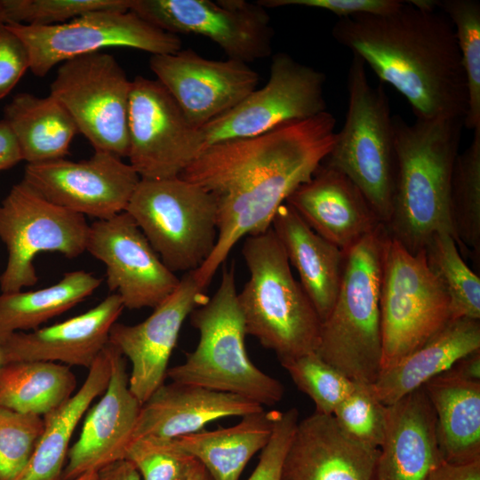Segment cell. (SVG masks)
Masks as SVG:
<instances>
[{
  "label": "cell",
  "mask_w": 480,
  "mask_h": 480,
  "mask_svg": "<svg viewBox=\"0 0 480 480\" xmlns=\"http://www.w3.org/2000/svg\"><path fill=\"white\" fill-rule=\"evenodd\" d=\"M328 111L266 133L204 148L180 177L211 193L217 203L213 252L193 272L205 290L239 240L271 228L277 209L308 182L335 141Z\"/></svg>",
  "instance_id": "obj_1"
},
{
  "label": "cell",
  "mask_w": 480,
  "mask_h": 480,
  "mask_svg": "<svg viewBox=\"0 0 480 480\" xmlns=\"http://www.w3.org/2000/svg\"><path fill=\"white\" fill-rule=\"evenodd\" d=\"M332 35L399 92L416 118L464 121L468 91L456 36L435 0L403 1L387 14L340 18Z\"/></svg>",
  "instance_id": "obj_2"
},
{
  "label": "cell",
  "mask_w": 480,
  "mask_h": 480,
  "mask_svg": "<svg viewBox=\"0 0 480 480\" xmlns=\"http://www.w3.org/2000/svg\"><path fill=\"white\" fill-rule=\"evenodd\" d=\"M396 172L388 236L415 254L431 236L454 237L450 183L459 154L463 119L416 118L409 124L393 116ZM455 238V237H454Z\"/></svg>",
  "instance_id": "obj_3"
},
{
  "label": "cell",
  "mask_w": 480,
  "mask_h": 480,
  "mask_svg": "<svg viewBox=\"0 0 480 480\" xmlns=\"http://www.w3.org/2000/svg\"><path fill=\"white\" fill-rule=\"evenodd\" d=\"M242 254L250 277L237 301L246 334L275 352L280 363L316 352L322 321L272 228L246 236Z\"/></svg>",
  "instance_id": "obj_4"
},
{
  "label": "cell",
  "mask_w": 480,
  "mask_h": 480,
  "mask_svg": "<svg viewBox=\"0 0 480 480\" xmlns=\"http://www.w3.org/2000/svg\"><path fill=\"white\" fill-rule=\"evenodd\" d=\"M383 224L345 251L341 283L322 322L316 354L354 381L373 384L381 371L380 283Z\"/></svg>",
  "instance_id": "obj_5"
},
{
  "label": "cell",
  "mask_w": 480,
  "mask_h": 480,
  "mask_svg": "<svg viewBox=\"0 0 480 480\" xmlns=\"http://www.w3.org/2000/svg\"><path fill=\"white\" fill-rule=\"evenodd\" d=\"M190 319L199 332L198 344L184 363L168 368L166 378L239 395L262 406L283 399V384L259 369L247 354L234 267L223 269L216 292L192 311Z\"/></svg>",
  "instance_id": "obj_6"
},
{
  "label": "cell",
  "mask_w": 480,
  "mask_h": 480,
  "mask_svg": "<svg viewBox=\"0 0 480 480\" xmlns=\"http://www.w3.org/2000/svg\"><path fill=\"white\" fill-rule=\"evenodd\" d=\"M347 87L345 122L323 164L346 175L386 226L391 217L396 172L388 98L381 84H370L364 61L354 53Z\"/></svg>",
  "instance_id": "obj_7"
},
{
  "label": "cell",
  "mask_w": 480,
  "mask_h": 480,
  "mask_svg": "<svg viewBox=\"0 0 480 480\" xmlns=\"http://www.w3.org/2000/svg\"><path fill=\"white\" fill-rule=\"evenodd\" d=\"M124 212L173 273L196 270L216 245L215 197L180 176L140 179Z\"/></svg>",
  "instance_id": "obj_8"
},
{
  "label": "cell",
  "mask_w": 480,
  "mask_h": 480,
  "mask_svg": "<svg viewBox=\"0 0 480 480\" xmlns=\"http://www.w3.org/2000/svg\"><path fill=\"white\" fill-rule=\"evenodd\" d=\"M380 305L381 371L422 346L452 320L448 294L429 268L424 250L412 254L388 234Z\"/></svg>",
  "instance_id": "obj_9"
},
{
  "label": "cell",
  "mask_w": 480,
  "mask_h": 480,
  "mask_svg": "<svg viewBox=\"0 0 480 480\" xmlns=\"http://www.w3.org/2000/svg\"><path fill=\"white\" fill-rule=\"evenodd\" d=\"M90 225L84 215L63 208L21 180L0 204V239L8 258L0 275L2 292L36 284V256L56 252L76 258L86 251Z\"/></svg>",
  "instance_id": "obj_10"
},
{
  "label": "cell",
  "mask_w": 480,
  "mask_h": 480,
  "mask_svg": "<svg viewBox=\"0 0 480 480\" xmlns=\"http://www.w3.org/2000/svg\"><path fill=\"white\" fill-rule=\"evenodd\" d=\"M131 84L116 58L100 51L62 62L50 95L68 112L94 151L123 158L129 152Z\"/></svg>",
  "instance_id": "obj_11"
},
{
  "label": "cell",
  "mask_w": 480,
  "mask_h": 480,
  "mask_svg": "<svg viewBox=\"0 0 480 480\" xmlns=\"http://www.w3.org/2000/svg\"><path fill=\"white\" fill-rule=\"evenodd\" d=\"M24 43L29 69L43 77L57 64L108 47H127L152 55L181 49L178 35L164 31L132 11H94L70 21L34 26L5 24Z\"/></svg>",
  "instance_id": "obj_12"
},
{
  "label": "cell",
  "mask_w": 480,
  "mask_h": 480,
  "mask_svg": "<svg viewBox=\"0 0 480 480\" xmlns=\"http://www.w3.org/2000/svg\"><path fill=\"white\" fill-rule=\"evenodd\" d=\"M324 73L285 52L274 55L269 78L239 104L200 128L204 149L218 143L258 136L326 110Z\"/></svg>",
  "instance_id": "obj_13"
},
{
  "label": "cell",
  "mask_w": 480,
  "mask_h": 480,
  "mask_svg": "<svg viewBox=\"0 0 480 480\" xmlns=\"http://www.w3.org/2000/svg\"><path fill=\"white\" fill-rule=\"evenodd\" d=\"M129 164L140 179L179 177L204 150L192 125L166 88L137 76L128 107Z\"/></svg>",
  "instance_id": "obj_14"
},
{
  "label": "cell",
  "mask_w": 480,
  "mask_h": 480,
  "mask_svg": "<svg viewBox=\"0 0 480 480\" xmlns=\"http://www.w3.org/2000/svg\"><path fill=\"white\" fill-rule=\"evenodd\" d=\"M130 11L177 35L204 36L228 59L251 62L272 52L274 35L266 8L244 0H130Z\"/></svg>",
  "instance_id": "obj_15"
},
{
  "label": "cell",
  "mask_w": 480,
  "mask_h": 480,
  "mask_svg": "<svg viewBox=\"0 0 480 480\" xmlns=\"http://www.w3.org/2000/svg\"><path fill=\"white\" fill-rule=\"evenodd\" d=\"M86 251L105 265L108 287L125 308H154L180 284L126 212L93 221Z\"/></svg>",
  "instance_id": "obj_16"
},
{
  "label": "cell",
  "mask_w": 480,
  "mask_h": 480,
  "mask_svg": "<svg viewBox=\"0 0 480 480\" xmlns=\"http://www.w3.org/2000/svg\"><path fill=\"white\" fill-rule=\"evenodd\" d=\"M140 180L121 157L102 151L86 160L27 164L22 179L49 201L96 220L124 212Z\"/></svg>",
  "instance_id": "obj_17"
},
{
  "label": "cell",
  "mask_w": 480,
  "mask_h": 480,
  "mask_svg": "<svg viewBox=\"0 0 480 480\" xmlns=\"http://www.w3.org/2000/svg\"><path fill=\"white\" fill-rule=\"evenodd\" d=\"M151 70L195 127L239 104L256 89L259 75L247 63L209 60L191 49L152 55Z\"/></svg>",
  "instance_id": "obj_18"
},
{
  "label": "cell",
  "mask_w": 480,
  "mask_h": 480,
  "mask_svg": "<svg viewBox=\"0 0 480 480\" xmlns=\"http://www.w3.org/2000/svg\"><path fill=\"white\" fill-rule=\"evenodd\" d=\"M207 299L193 272H188L144 321L133 325H112L108 342L131 362L129 387L141 404L164 383L183 323Z\"/></svg>",
  "instance_id": "obj_19"
},
{
  "label": "cell",
  "mask_w": 480,
  "mask_h": 480,
  "mask_svg": "<svg viewBox=\"0 0 480 480\" xmlns=\"http://www.w3.org/2000/svg\"><path fill=\"white\" fill-rule=\"evenodd\" d=\"M110 378L99 402L87 412L76 442L69 447L60 480H75L124 459L141 404L131 392L122 353L108 344Z\"/></svg>",
  "instance_id": "obj_20"
},
{
  "label": "cell",
  "mask_w": 480,
  "mask_h": 480,
  "mask_svg": "<svg viewBox=\"0 0 480 480\" xmlns=\"http://www.w3.org/2000/svg\"><path fill=\"white\" fill-rule=\"evenodd\" d=\"M124 308L116 293L86 312L29 332H19L0 343V365L44 361L90 368L108 343L112 325Z\"/></svg>",
  "instance_id": "obj_21"
},
{
  "label": "cell",
  "mask_w": 480,
  "mask_h": 480,
  "mask_svg": "<svg viewBox=\"0 0 480 480\" xmlns=\"http://www.w3.org/2000/svg\"><path fill=\"white\" fill-rule=\"evenodd\" d=\"M379 449L348 436L332 415L299 420L280 480H374Z\"/></svg>",
  "instance_id": "obj_22"
},
{
  "label": "cell",
  "mask_w": 480,
  "mask_h": 480,
  "mask_svg": "<svg viewBox=\"0 0 480 480\" xmlns=\"http://www.w3.org/2000/svg\"><path fill=\"white\" fill-rule=\"evenodd\" d=\"M285 203L316 234L343 252L382 224L360 189L324 164Z\"/></svg>",
  "instance_id": "obj_23"
},
{
  "label": "cell",
  "mask_w": 480,
  "mask_h": 480,
  "mask_svg": "<svg viewBox=\"0 0 480 480\" xmlns=\"http://www.w3.org/2000/svg\"><path fill=\"white\" fill-rule=\"evenodd\" d=\"M442 462L436 415L423 388L388 405L374 480H426Z\"/></svg>",
  "instance_id": "obj_24"
},
{
  "label": "cell",
  "mask_w": 480,
  "mask_h": 480,
  "mask_svg": "<svg viewBox=\"0 0 480 480\" xmlns=\"http://www.w3.org/2000/svg\"><path fill=\"white\" fill-rule=\"evenodd\" d=\"M262 410L260 404L239 395L164 383L141 404L132 440L147 436L175 438L198 432L211 421Z\"/></svg>",
  "instance_id": "obj_25"
},
{
  "label": "cell",
  "mask_w": 480,
  "mask_h": 480,
  "mask_svg": "<svg viewBox=\"0 0 480 480\" xmlns=\"http://www.w3.org/2000/svg\"><path fill=\"white\" fill-rule=\"evenodd\" d=\"M271 228L323 322L339 292L345 252L316 234L287 203L277 209Z\"/></svg>",
  "instance_id": "obj_26"
},
{
  "label": "cell",
  "mask_w": 480,
  "mask_h": 480,
  "mask_svg": "<svg viewBox=\"0 0 480 480\" xmlns=\"http://www.w3.org/2000/svg\"><path fill=\"white\" fill-rule=\"evenodd\" d=\"M479 349L480 321L452 319L422 346L381 371L373 389L385 405H390Z\"/></svg>",
  "instance_id": "obj_27"
},
{
  "label": "cell",
  "mask_w": 480,
  "mask_h": 480,
  "mask_svg": "<svg viewBox=\"0 0 480 480\" xmlns=\"http://www.w3.org/2000/svg\"><path fill=\"white\" fill-rule=\"evenodd\" d=\"M422 388L435 412L443 461L463 465L480 460V381L448 370Z\"/></svg>",
  "instance_id": "obj_28"
},
{
  "label": "cell",
  "mask_w": 480,
  "mask_h": 480,
  "mask_svg": "<svg viewBox=\"0 0 480 480\" xmlns=\"http://www.w3.org/2000/svg\"><path fill=\"white\" fill-rule=\"evenodd\" d=\"M108 344L89 368L82 387L62 405L43 416L44 431L16 480H60L72 435L92 402L108 386L111 372Z\"/></svg>",
  "instance_id": "obj_29"
},
{
  "label": "cell",
  "mask_w": 480,
  "mask_h": 480,
  "mask_svg": "<svg viewBox=\"0 0 480 480\" xmlns=\"http://www.w3.org/2000/svg\"><path fill=\"white\" fill-rule=\"evenodd\" d=\"M278 411L253 412L236 425L175 437L176 444L207 470L212 480H239L254 454L268 444Z\"/></svg>",
  "instance_id": "obj_30"
},
{
  "label": "cell",
  "mask_w": 480,
  "mask_h": 480,
  "mask_svg": "<svg viewBox=\"0 0 480 480\" xmlns=\"http://www.w3.org/2000/svg\"><path fill=\"white\" fill-rule=\"evenodd\" d=\"M3 119L28 164L64 158L79 132L68 112L51 95L15 94L5 106Z\"/></svg>",
  "instance_id": "obj_31"
},
{
  "label": "cell",
  "mask_w": 480,
  "mask_h": 480,
  "mask_svg": "<svg viewBox=\"0 0 480 480\" xmlns=\"http://www.w3.org/2000/svg\"><path fill=\"white\" fill-rule=\"evenodd\" d=\"M101 279L76 270L64 274L56 284L35 290L0 294V343L10 335L36 330L42 324L76 306L92 295Z\"/></svg>",
  "instance_id": "obj_32"
},
{
  "label": "cell",
  "mask_w": 480,
  "mask_h": 480,
  "mask_svg": "<svg viewBox=\"0 0 480 480\" xmlns=\"http://www.w3.org/2000/svg\"><path fill=\"white\" fill-rule=\"evenodd\" d=\"M76 378L68 365L44 361L0 366V406L44 416L73 395Z\"/></svg>",
  "instance_id": "obj_33"
},
{
  "label": "cell",
  "mask_w": 480,
  "mask_h": 480,
  "mask_svg": "<svg viewBox=\"0 0 480 480\" xmlns=\"http://www.w3.org/2000/svg\"><path fill=\"white\" fill-rule=\"evenodd\" d=\"M450 213L457 245L480 257V126L471 143L459 153L452 171Z\"/></svg>",
  "instance_id": "obj_34"
},
{
  "label": "cell",
  "mask_w": 480,
  "mask_h": 480,
  "mask_svg": "<svg viewBox=\"0 0 480 480\" xmlns=\"http://www.w3.org/2000/svg\"><path fill=\"white\" fill-rule=\"evenodd\" d=\"M423 250L429 268L448 294L451 319L480 320V278L462 259L453 236L436 233Z\"/></svg>",
  "instance_id": "obj_35"
},
{
  "label": "cell",
  "mask_w": 480,
  "mask_h": 480,
  "mask_svg": "<svg viewBox=\"0 0 480 480\" xmlns=\"http://www.w3.org/2000/svg\"><path fill=\"white\" fill-rule=\"evenodd\" d=\"M436 7L452 22L463 67L468 91L464 126H480V2L435 0Z\"/></svg>",
  "instance_id": "obj_36"
},
{
  "label": "cell",
  "mask_w": 480,
  "mask_h": 480,
  "mask_svg": "<svg viewBox=\"0 0 480 480\" xmlns=\"http://www.w3.org/2000/svg\"><path fill=\"white\" fill-rule=\"evenodd\" d=\"M296 387L315 404L316 412L332 415L355 388L356 381L322 359L316 352L281 362Z\"/></svg>",
  "instance_id": "obj_37"
},
{
  "label": "cell",
  "mask_w": 480,
  "mask_h": 480,
  "mask_svg": "<svg viewBox=\"0 0 480 480\" xmlns=\"http://www.w3.org/2000/svg\"><path fill=\"white\" fill-rule=\"evenodd\" d=\"M387 407L377 396L372 384L356 381L355 388L339 404L332 416L348 436L379 449L385 436Z\"/></svg>",
  "instance_id": "obj_38"
},
{
  "label": "cell",
  "mask_w": 480,
  "mask_h": 480,
  "mask_svg": "<svg viewBox=\"0 0 480 480\" xmlns=\"http://www.w3.org/2000/svg\"><path fill=\"white\" fill-rule=\"evenodd\" d=\"M5 24L50 26L94 11L130 9V0H1Z\"/></svg>",
  "instance_id": "obj_39"
},
{
  "label": "cell",
  "mask_w": 480,
  "mask_h": 480,
  "mask_svg": "<svg viewBox=\"0 0 480 480\" xmlns=\"http://www.w3.org/2000/svg\"><path fill=\"white\" fill-rule=\"evenodd\" d=\"M124 459L134 465L141 480H188L198 462L174 438L151 436L133 439Z\"/></svg>",
  "instance_id": "obj_40"
},
{
  "label": "cell",
  "mask_w": 480,
  "mask_h": 480,
  "mask_svg": "<svg viewBox=\"0 0 480 480\" xmlns=\"http://www.w3.org/2000/svg\"><path fill=\"white\" fill-rule=\"evenodd\" d=\"M44 418L0 406V480H16L44 431Z\"/></svg>",
  "instance_id": "obj_41"
},
{
  "label": "cell",
  "mask_w": 480,
  "mask_h": 480,
  "mask_svg": "<svg viewBox=\"0 0 480 480\" xmlns=\"http://www.w3.org/2000/svg\"><path fill=\"white\" fill-rule=\"evenodd\" d=\"M298 422L299 412L296 408L278 411L272 435L247 480L281 479L284 460Z\"/></svg>",
  "instance_id": "obj_42"
},
{
  "label": "cell",
  "mask_w": 480,
  "mask_h": 480,
  "mask_svg": "<svg viewBox=\"0 0 480 480\" xmlns=\"http://www.w3.org/2000/svg\"><path fill=\"white\" fill-rule=\"evenodd\" d=\"M264 8L303 6L328 11L340 18L356 14H387L400 7L401 0H260Z\"/></svg>",
  "instance_id": "obj_43"
},
{
  "label": "cell",
  "mask_w": 480,
  "mask_h": 480,
  "mask_svg": "<svg viewBox=\"0 0 480 480\" xmlns=\"http://www.w3.org/2000/svg\"><path fill=\"white\" fill-rule=\"evenodd\" d=\"M30 67L24 43L5 24L0 26V100L19 83Z\"/></svg>",
  "instance_id": "obj_44"
},
{
  "label": "cell",
  "mask_w": 480,
  "mask_h": 480,
  "mask_svg": "<svg viewBox=\"0 0 480 480\" xmlns=\"http://www.w3.org/2000/svg\"><path fill=\"white\" fill-rule=\"evenodd\" d=\"M426 480H480V460L463 465L442 462Z\"/></svg>",
  "instance_id": "obj_45"
},
{
  "label": "cell",
  "mask_w": 480,
  "mask_h": 480,
  "mask_svg": "<svg viewBox=\"0 0 480 480\" xmlns=\"http://www.w3.org/2000/svg\"><path fill=\"white\" fill-rule=\"evenodd\" d=\"M23 161L18 142L4 119L0 120V172Z\"/></svg>",
  "instance_id": "obj_46"
},
{
  "label": "cell",
  "mask_w": 480,
  "mask_h": 480,
  "mask_svg": "<svg viewBox=\"0 0 480 480\" xmlns=\"http://www.w3.org/2000/svg\"><path fill=\"white\" fill-rule=\"evenodd\" d=\"M93 480H141V477L134 465L123 459L96 471Z\"/></svg>",
  "instance_id": "obj_47"
},
{
  "label": "cell",
  "mask_w": 480,
  "mask_h": 480,
  "mask_svg": "<svg viewBox=\"0 0 480 480\" xmlns=\"http://www.w3.org/2000/svg\"><path fill=\"white\" fill-rule=\"evenodd\" d=\"M450 371L465 379L480 381V349L459 360Z\"/></svg>",
  "instance_id": "obj_48"
},
{
  "label": "cell",
  "mask_w": 480,
  "mask_h": 480,
  "mask_svg": "<svg viewBox=\"0 0 480 480\" xmlns=\"http://www.w3.org/2000/svg\"><path fill=\"white\" fill-rule=\"evenodd\" d=\"M188 480H212L207 470L198 461Z\"/></svg>",
  "instance_id": "obj_49"
},
{
  "label": "cell",
  "mask_w": 480,
  "mask_h": 480,
  "mask_svg": "<svg viewBox=\"0 0 480 480\" xmlns=\"http://www.w3.org/2000/svg\"><path fill=\"white\" fill-rule=\"evenodd\" d=\"M95 473L96 472H90V473L84 474L75 480H92L95 476Z\"/></svg>",
  "instance_id": "obj_50"
},
{
  "label": "cell",
  "mask_w": 480,
  "mask_h": 480,
  "mask_svg": "<svg viewBox=\"0 0 480 480\" xmlns=\"http://www.w3.org/2000/svg\"><path fill=\"white\" fill-rule=\"evenodd\" d=\"M5 24V17L3 10V6L0 0V26Z\"/></svg>",
  "instance_id": "obj_51"
},
{
  "label": "cell",
  "mask_w": 480,
  "mask_h": 480,
  "mask_svg": "<svg viewBox=\"0 0 480 480\" xmlns=\"http://www.w3.org/2000/svg\"><path fill=\"white\" fill-rule=\"evenodd\" d=\"M1 366V365H0Z\"/></svg>",
  "instance_id": "obj_52"
},
{
  "label": "cell",
  "mask_w": 480,
  "mask_h": 480,
  "mask_svg": "<svg viewBox=\"0 0 480 480\" xmlns=\"http://www.w3.org/2000/svg\"><path fill=\"white\" fill-rule=\"evenodd\" d=\"M93 480V479H92Z\"/></svg>",
  "instance_id": "obj_53"
}]
</instances>
